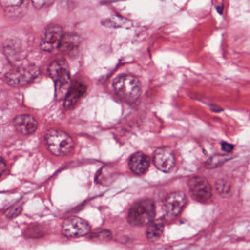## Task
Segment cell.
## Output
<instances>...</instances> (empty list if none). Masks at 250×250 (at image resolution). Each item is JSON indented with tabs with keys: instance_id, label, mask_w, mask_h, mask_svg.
<instances>
[{
	"instance_id": "4",
	"label": "cell",
	"mask_w": 250,
	"mask_h": 250,
	"mask_svg": "<svg viewBox=\"0 0 250 250\" xmlns=\"http://www.w3.org/2000/svg\"><path fill=\"white\" fill-rule=\"evenodd\" d=\"M113 86L116 94L126 102H135L141 95V83L132 75H123L117 78Z\"/></svg>"
},
{
	"instance_id": "18",
	"label": "cell",
	"mask_w": 250,
	"mask_h": 250,
	"mask_svg": "<svg viewBox=\"0 0 250 250\" xmlns=\"http://www.w3.org/2000/svg\"><path fill=\"white\" fill-rule=\"evenodd\" d=\"M230 159H231V156H230L229 154H215V155L212 156L207 160V163H206V167L212 169L220 167Z\"/></svg>"
},
{
	"instance_id": "8",
	"label": "cell",
	"mask_w": 250,
	"mask_h": 250,
	"mask_svg": "<svg viewBox=\"0 0 250 250\" xmlns=\"http://www.w3.org/2000/svg\"><path fill=\"white\" fill-rule=\"evenodd\" d=\"M191 195L196 201L207 202L212 196V188L208 181L203 176H194L188 182Z\"/></svg>"
},
{
	"instance_id": "12",
	"label": "cell",
	"mask_w": 250,
	"mask_h": 250,
	"mask_svg": "<svg viewBox=\"0 0 250 250\" xmlns=\"http://www.w3.org/2000/svg\"><path fill=\"white\" fill-rule=\"evenodd\" d=\"M86 92V86L82 82H75L72 83L71 87L64 99V108L66 109H72L74 108Z\"/></svg>"
},
{
	"instance_id": "11",
	"label": "cell",
	"mask_w": 250,
	"mask_h": 250,
	"mask_svg": "<svg viewBox=\"0 0 250 250\" xmlns=\"http://www.w3.org/2000/svg\"><path fill=\"white\" fill-rule=\"evenodd\" d=\"M13 125L18 132L23 135H30L38 128V122L32 115L23 114L16 117L13 120Z\"/></svg>"
},
{
	"instance_id": "23",
	"label": "cell",
	"mask_w": 250,
	"mask_h": 250,
	"mask_svg": "<svg viewBox=\"0 0 250 250\" xmlns=\"http://www.w3.org/2000/svg\"><path fill=\"white\" fill-rule=\"evenodd\" d=\"M54 1L55 0H31L33 5L39 9L51 5Z\"/></svg>"
},
{
	"instance_id": "24",
	"label": "cell",
	"mask_w": 250,
	"mask_h": 250,
	"mask_svg": "<svg viewBox=\"0 0 250 250\" xmlns=\"http://www.w3.org/2000/svg\"><path fill=\"white\" fill-rule=\"evenodd\" d=\"M221 148L226 154H230L234 149V146L232 144L227 142H223L221 144Z\"/></svg>"
},
{
	"instance_id": "7",
	"label": "cell",
	"mask_w": 250,
	"mask_h": 250,
	"mask_svg": "<svg viewBox=\"0 0 250 250\" xmlns=\"http://www.w3.org/2000/svg\"><path fill=\"white\" fill-rule=\"evenodd\" d=\"M64 33L60 25L51 24L45 28L41 37V46L42 51L52 52L60 48Z\"/></svg>"
},
{
	"instance_id": "2",
	"label": "cell",
	"mask_w": 250,
	"mask_h": 250,
	"mask_svg": "<svg viewBox=\"0 0 250 250\" xmlns=\"http://www.w3.org/2000/svg\"><path fill=\"white\" fill-rule=\"evenodd\" d=\"M155 217V204L152 200L144 199L134 204L128 212V223L135 227L149 224Z\"/></svg>"
},
{
	"instance_id": "5",
	"label": "cell",
	"mask_w": 250,
	"mask_h": 250,
	"mask_svg": "<svg viewBox=\"0 0 250 250\" xmlns=\"http://www.w3.org/2000/svg\"><path fill=\"white\" fill-rule=\"evenodd\" d=\"M39 74V69L34 65L23 66L9 71L5 75L6 82L14 87L30 83Z\"/></svg>"
},
{
	"instance_id": "22",
	"label": "cell",
	"mask_w": 250,
	"mask_h": 250,
	"mask_svg": "<svg viewBox=\"0 0 250 250\" xmlns=\"http://www.w3.org/2000/svg\"><path fill=\"white\" fill-rule=\"evenodd\" d=\"M21 211V207H19V206H14V207H10L9 209L6 211L5 215L6 217H9V218H14V217L19 215Z\"/></svg>"
},
{
	"instance_id": "21",
	"label": "cell",
	"mask_w": 250,
	"mask_h": 250,
	"mask_svg": "<svg viewBox=\"0 0 250 250\" xmlns=\"http://www.w3.org/2000/svg\"><path fill=\"white\" fill-rule=\"evenodd\" d=\"M25 234H26L28 237H41V236L42 235V229H41V227H38V226H34V227L29 228V229H28Z\"/></svg>"
},
{
	"instance_id": "15",
	"label": "cell",
	"mask_w": 250,
	"mask_h": 250,
	"mask_svg": "<svg viewBox=\"0 0 250 250\" xmlns=\"http://www.w3.org/2000/svg\"><path fill=\"white\" fill-rule=\"evenodd\" d=\"M82 38L76 33L64 34L60 45V49L67 54H73L80 46Z\"/></svg>"
},
{
	"instance_id": "20",
	"label": "cell",
	"mask_w": 250,
	"mask_h": 250,
	"mask_svg": "<svg viewBox=\"0 0 250 250\" xmlns=\"http://www.w3.org/2000/svg\"><path fill=\"white\" fill-rule=\"evenodd\" d=\"M111 238H112V235L111 232L107 230H95L89 235V239L96 242H108L111 240Z\"/></svg>"
},
{
	"instance_id": "3",
	"label": "cell",
	"mask_w": 250,
	"mask_h": 250,
	"mask_svg": "<svg viewBox=\"0 0 250 250\" xmlns=\"http://www.w3.org/2000/svg\"><path fill=\"white\" fill-rule=\"evenodd\" d=\"M45 139L48 150L54 155H68L74 147L71 137L60 129H49L45 133Z\"/></svg>"
},
{
	"instance_id": "17",
	"label": "cell",
	"mask_w": 250,
	"mask_h": 250,
	"mask_svg": "<svg viewBox=\"0 0 250 250\" xmlns=\"http://www.w3.org/2000/svg\"><path fill=\"white\" fill-rule=\"evenodd\" d=\"M101 23H102L104 26H106V27L108 28H114V29L129 28L132 26V22L120 16H111L109 19L103 21Z\"/></svg>"
},
{
	"instance_id": "19",
	"label": "cell",
	"mask_w": 250,
	"mask_h": 250,
	"mask_svg": "<svg viewBox=\"0 0 250 250\" xmlns=\"http://www.w3.org/2000/svg\"><path fill=\"white\" fill-rule=\"evenodd\" d=\"M216 190L220 196L228 198L232 195V186L226 179H219L215 184Z\"/></svg>"
},
{
	"instance_id": "13",
	"label": "cell",
	"mask_w": 250,
	"mask_h": 250,
	"mask_svg": "<svg viewBox=\"0 0 250 250\" xmlns=\"http://www.w3.org/2000/svg\"><path fill=\"white\" fill-rule=\"evenodd\" d=\"M149 157L142 152L135 153L129 159V168L136 175L145 173L149 167Z\"/></svg>"
},
{
	"instance_id": "25",
	"label": "cell",
	"mask_w": 250,
	"mask_h": 250,
	"mask_svg": "<svg viewBox=\"0 0 250 250\" xmlns=\"http://www.w3.org/2000/svg\"><path fill=\"white\" fill-rule=\"evenodd\" d=\"M6 168V163L5 161H4V159L0 157V177L2 176L3 173H4V170H5Z\"/></svg>"
},
{
	"instance_id": "16",
	"label": "cell",
	"mask_w": 250,
	"mask_h": 250,
	"mask_svg": "<svg viewBox=\"0 0 250 250\" xmlns=\"http://www.w3.org/2000/svg\"><path fill=\"white\" fill-rule=\"evenodd\" d=\"M164 223L162 220H153L148 224L146 230V237L151 242L158 240L163 236Z\"/></svg>"
},
{
	"instance_id": "6",
	"label": "cell",
	"mask_w": 250,
	"mask_h": 250,
	"mask_svg": "<svg viewBox=\"0 0 250 250\" xmlns=\"http://www.w3.org/2000/svg\"><path fill=\"white\" fill-rule=\"evenodd\" d=\"M186 204L187 197L183 192L170 194L163 203V211L165 219L167 221L174 220L182 212Z\"/></svg>"
},
{
	"instance_id": "1",
	"label": "cell",
	"mask_w": 250,
	"mask_h": 250,
	"mask_svg": "<svg viewBox=\"0 0 250 250\" xmlns=\"http://www.w3.org/2000/svg\"><path fill=\"white\" fill-rule=\"evenodd\" d=\"M48 73L55 83L56 98L58 101L65 99L72 86L68 64L63 59L55 60L48 67Z\"/></svg>"
},
{
	"instance_id": "14",
	"label": "cell",
	"mask_w": 250,
	"mask_h": 250,
	"mask_svg": "<svg viewBox=\"0 0 250 250\" xmlns=\"http://www.w3.org/2000/svg\"><path fill=\"white\" fill-rule=\"evenodd\" d=\"M28 0H0V5L7 15L20 16L27 9Z\"/></svg>"
},
{
	"instance_id": "9",
	"label": "cell",
	"mask_w": 250,
	"mask_h": 250,
	"mask_svg": "<svg viewBox=\"0 0 250 250\" xmlns=\"http://www.w3.org/2000/svg\"><path fill=\"white\" fill-rule=\"evenodd\" d=\"M90 226L87 222L78 217H71L64 222L62 233L64 236L70 239L80 238L89 234Z\"/></svg>"
},
{
	"instance_id": "10",
	"label": "cell",
	"mask_w": 250,
	"mask_h": 250,
	"mask_svg": "<svg viewBox=\"0 0 250 250\" xmlns=\"http://www.w3.org/2000/svg\"><path fill=\"white\" fill-rule=\"evenodd\" d=\"M154 163L156 167L163 172H169L176 163L174 152L167 147L156 150L154 154Z\"/></svg>"
}]
</instances>
